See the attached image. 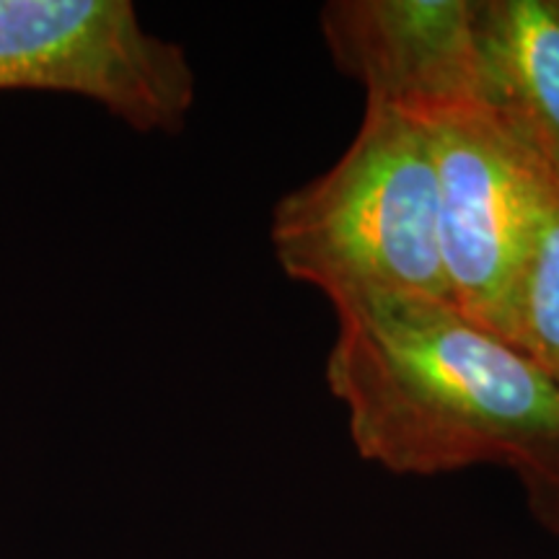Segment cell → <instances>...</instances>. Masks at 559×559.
Masks as SVG:
<instances>
[{
  "label": "cell",
  "instance_id": "8992f818",
  "mask_svg": "<svg viewBox=\"0 0 559 559\" xmlns=\"http://www.w3.org/2000/svg\"><path fill=\"white\" fill-rule=\"evenodd\" d=\"M485 107L559 185V0H479Z\"/></svg>",
  "mask_w": 559,
  "mask_h": 559
},
{
  "label": "cell",
  "instance_id": "3957f363",
  "mask_svg": "<svg viewBox=\"0 0 559 559\" xmlns=\"http://www.w3.org/2000/svg\"><path fill=\"white\" fill-rule=\"evenodd\" d=\"M449 300L510 340L515 298L557 179L487 107L423 117Z\"/></svg>",
  "mask_w": 559,
  "mask_h": 559
},
{
  "label": "cell",
  "instance_id": "ba28073f",
  "mask_svg": "<svg viewBox=\"0 0 559 559\" xmlns=\"http://www.w3.org/2000/svg\"><path fill=\"white\" fill-rule=\"evenodd\" d=\"M521 485L526 489L531 513L539 519L544 528L559 536V466L523 477Z\"/></svg>",
  "mask_w": 559,
  "mask_h": 559
},
{
  "label": "cell",
  "instance_id": "6da1fadb",
  "mask_svg": "<svg viewBox=\"0 0 559 559\" xmlns=\"http://www.w3.org/2000/svg\"><path fill=\"white\" fill-rule=\"evenodd\" d=\"M324 379L360 459L402 477L559 466V383L449 300L368 293L332 304Z\"/></svg>",
  "mask_w": 559,
  "mask_h": 559
},
{
  "label": "cell",
  "instance_id": "7a4b0ae2",
  "mask_svg": "<svg viewBox=\"0 0 559 559\" xmlns=\"http://www.w3.org/2000/svg\"><path fill=\"white\" fill-rule=\"evenodd\" d=\"M270 243L280 270L330 304L368 293L449 300L425 124L366 104L345 153L272 207Z\"/></svg>",
  "mask_w": 559,
  "mask_h": 559
},
{
  "label": "cell",
  "instance_id": "52a82bcc",
  "mask_svg": "<svg viewBox=\"0 0 559 559\" xmlns=\"http://www.w3.org/2000/svg\"><path fill=\"white\" fill-rule=\"evenodd\" d=\"M510 342L559 383V185L521 280Z\"/></svg>",
  "mask_w": 559,
  "mask_h": 559
},
{
  "label": "cell",
  "instance_id": "5b68a950",
  "mask_svg": "<svg viewBox=\"0 0 559 559\" xmlns=\"http://www.w3.org/2000/svg\"><path fill=\"white\" fill-rule=\"evenodd\" d=\"M479 0H332L319 13L334 66L366 104L423 120L485 107L477 39Z\"/></svg>",
  "mask_w": 559,
  "mask_h": 559
},
{
  "label": "cell",
  "instance_id": "277c9868",
  "mask_svg": "<svg viewBox=\"0 0 559 559\" xmlns=\"http://www.w3.org/2000/svg\"><path fill=\"white\" fill-rule=\"evenodd\" d=\"M0 91L83 96L143 135H179L198 83L130 0H0Z\"/></svg>",
  "mask_w": 559,
  "mask_h": 559
}]
</instances>
